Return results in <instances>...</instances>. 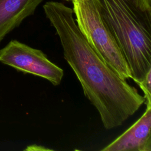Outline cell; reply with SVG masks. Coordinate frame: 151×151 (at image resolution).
<instances>
[{
	"instance_id": "cell-6",
	"label": "cell",
	"mask_w": 151,
	"mask_h": 151,
	"mask_svg": "<svg viewBox=\"0 0 151 151\" xmlns=\"http://www.w3.org/2000/svg\"><path fill=\"white\" fill-rule=\"evenodd\" d=\"M43 0H0V41L34 13Z\"/></svg>"
},
{
	"instance_id": "cell-9",
	"label": "cell",
	"mask_w": 151,
	"mask_h": 151,
	"mask_svg": "<svg viewBox=\"0 0 151 151\" xmlns=\"http://www.w3.org/2000/svg\"><path fill=\"white\" fill-rule=\"evenodd\" d=\"M66 1H70V0H66Z\"/></svg>"
},
{
	"instance_id": "cell-3",
	"label": "cell",
	"mask_w": 151,
	"mask_h": 151,
	"mask_svg": "<svg viewBox=\"0 0 151 151\" xmlns=\"http://www.w3.org/2000/svg\"><path fill=\"white\" fill-rule=\"evenodd\" d=\"M77 25L88 43L122 78H132L128 64L100 9L99 0H70Z\"/></svg>"
},
{
	"instance_id": "cell-8",
	"label": "cell",
	"mask_w": 151,
	"mask_h": 151,
	"mask_svg": "<svg viewBox=\"0 0 151 151\" xmlns=\"http://www.w3.org/2000/svg\"><path fill=\"white\" fill-rule=\"evenodd\" d=\"M136 6L147 17L151 18V0H132Z\"/></svg>"
},
{
	"instance_id": "cell-5",
	"label": "cell",
	"mask_w": 151,
	"mask_h": 151,
	"mask_svg": "<svg viewBox=\"0 0 151 151\" xmlns=\"http://www.w3.org/2000/svg\"><path fill=\"white\" fill-rule=\"evenodd\" d=\"M151 105L129 129L101 151H151Z\"/></svg>"
},
{
	"instance_id": "cell-4",
	"label": "cell",
	"mask_w": 151,
	"mask_h": 151,
	"mask_svg": "<svg viewBox=\"0 0 151 151\" xmlns=\"http://www.w3.org/2000/svg\"><path fill=\"white\" fill-rule=\"evenodd\" d=\"M0 61L18 71L45 78L54 86L59 85L64 76L63 70L42 51L17 40L11 41L0 50Z\"/></svg>"
},
{
	"instance_id": "cell-1",
	"label": "cell",
	"mask_w": 151,
	"mask_h": 151,
	"mask_svg": "<svg viewBox=\"0 0 151 151\" xmlns=\"http://www.w3.org/2000/svg\"><path fill=\"white\" fill-rule=\"evenodd\" d=\"M43 9L59 37L64 59L97 109L104 127L110 130L122 126L145 103L144 97L88 43L73 17V9L56 1L46 2Z\"/></svg>"
},
{
	"instance_id": "cell-7",
	"label": "cell",
	"mask_w": 151,
	"mask_h": 151,
	"mask_svg": "<svg viewBox=\"0 0 151 151\" xmlns=\"http://www.w3.org/2000/svg\"><path fill=\"white\" fill-rule=\"evenodd\" d=\"M144 94L145 103L151 105V70H149L142 81L137 84Z\"/></svg>"
},
{
	"instance_id": "cell-2",
	"label": "cell",
	"mask_w": 151,
	"mask_h": 151,
	"mask_svg": "<svg viewBox=\"0 0 151 151\" xmlns=\"http://www.w3.org/2000/svg\"><path fill=\"white\" fill-rule=\"evenodd\" d=\"M103 17L138 84L151 70V18L132 0H99Z\"/></svg>"
}]
</instances>
